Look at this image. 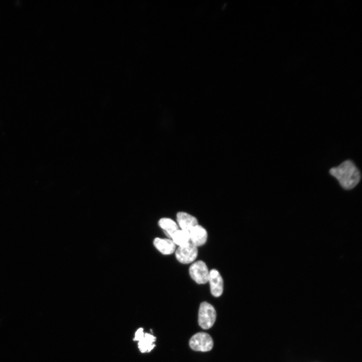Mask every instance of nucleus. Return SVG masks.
Listing matches in <instances>:
<instances>
[{
  "label": "nucleus",
  "mask_w": 362,
  "mask_h": 362,
  "mask_svg": "<svg viewBox=\"0 0 362 362\" xmlns=\"http://www.w3.org/2000/svg\"><path fill=\"white\" fill-rule=\"evenodd\" d=\"M176 220L182 230L190 231L194 227L198 225L197 219L185 212H178L176 214Z\"/></svg>",
  "instance_id": "6e6552de"
},
{
  "label": "nucleus",
  "mask_w": 362,
  "mask_h": 362,
  "mask_svg": "<svg viewBox=\"0 0 362 362\" xmlns=\"http://www.w3.org/2000/svg\"><path fill=\"white\" fill-rule=\"evenodd\" d=\"M208 282L212 295L215 297L220 296L223 291V281L217 270L212 269L210 271Z\"/></svg>",
  "instance_id": "423d86ee"
},
{
  "label": "nucleus",
  "mask_w": 362,
  "mask_h": 362,
  "mask_svg": "<svg viewBox=\"0 0 362 362\" xmlns=\"http://www.w3.org/2000/svg\"><path fill=\"white\" fill-rule=\"evenodd\" d=\"M198 255L197 247L192 243L179 246L175 251L177 260L184 264H188L195 260Z\"/></svg>",
  "instance_id": "39448f33"
},
{
  "label": "nucleus",
  "mask_w": 362,
  "mask_h": 362,
  "mask_svg": "<svg viewBox=\"0 0 362 362\" xmlns=\"http://www.w3.org/2000/svg\"><path fill=\"white\" fill-rule=\"evenodd\" d=\"M329 172L338 180L344 189L347 190L354 188L361 178L359 170L350 160H345L339 166L331 168Z\"/></svg>",
  "instance_id": "f257e3e1"
},
{
  "label": "nucleus",
  "mask_w": 362,
  "mask_h": 362,
  "mask_svg": "<svg viewBox=\"0 0 362 362\" xmlns=\"http://www.w3.org/2000/svg\"><path fill=\"white\" fill-rule=\"evenodd\" d=\"M159 226L163 229L165 235L171 238L173 234L178 230L177 224L172 219L162 218L158 221Z\"/></svg>",
  "instance_id": "9d476101"
},
{
  "label": "nucleus",
  "mask_w": 362,
  "mask_h": 362,
  "mask_svg": "<svg viewBox=\"0 0 362 362\" xmlns=\"http://www.w3.org/2000/svg\"><path fill=\"white\" fill-rule=\"evenodd\" d=\"M216 319L214 307L207 302L201 303L198 314V322L201 328L208 329L214 325Z\"/></svg>",
  "instance_id": "f03ea898"
},
{
  "label": "nucleus",
  "mask_w": 362,
  "mask_h": 362,
  "mask_svg": "<svg viewBox=\"0 0 362 362\" xmlns=\"http://www.w3.org/2000/svg\"><path fill=\"white\" fill-rule=\"evenodd\" d=\"M144 333L143 332V329L142 328H139L137 330L135 333L134 337V340L139 341L143 336Z\"/></svg>",
  "instance_id": "ddd939ff"
},
{
  "label": "nucleus",
  "mask_w": 362,
  "mask_h": 362,
  "mask_svg": "<svg viewBox=\"0 0 362 362\" xmlns=\"http://www.w3.org/2000/svg\"><path fill=\"white\" fill-rule=\"evenodd\" d=\"M156 337L146 333L139 341L138 347L142 352H150L155 346L154 344Z\"/></svg>",
  "instance_id": "9b49d317"
},
{
  "label": "nucleus",
  "mask_w": 362,
  "mask_h": 362,
  "mask_svg": "<svg viewBox=\"0 0 362 362\" xmlns=\"http://www.w3.org/2000/svg\"><path fill=\"white\" fill-rule=\"evenodd\" d=\"M189 345L195 351L206 352L211 350L213 348V341L209 334L200 332L196 333L191 338Z\"/></svg>",
  "instance_id": "7ed1b4c3"
},
{
  "label": "nucleus",
  "mask_w": 362,
  "mask_h": 362,
  "mask_svg": "<svg viewBox=\"0 0 362 362\" xmlns=\"http://www.w3.org/2000/svg\"><path fill=\"white\" fill-rule=\"evenodd\" d=\"M153 244L159 251L165 255L172 253L176 247L175 243L170 239H161L157 237L154 239Z\"/></svg>",
  "instance_id": "1a4fd4ad"
},
{
  "label": "nucleus",
  "mask_w": 362,
  "mask_h": 362,
  "mask_svg": "<svg viewBox=\"0 0 362 362\" xmlns=\"http://www.w3.org/2000/svg\"><path fill=\"white\" fill-rule=\"evenodd\" d=\"M189 273L197 284H204L208 282L209 272L206 263L202 260L193 263L189 268Z\"/></svg>",
  "instance_id": "20e7f679"
},
{
  "label": "nucleus",
  "mask_w": 362,
  "mask_h": 362,
  "mask_svg": "<svg viewBox=\"0 0 362 362\" xmlns=\"http://www.w3.org/2000/svg\"><path fill=\"white\" fill-rule=\"evenodd\" d=\"M189 232L190 240L195 246H200L206 243L207 239V232L206 229L201 225H197Z\"/></svg>",
  "instance_id": "0eeeda50"
},
{
  "label": "nucleus",
  "mask_w": 362,
  "mask_h": 362,
  "mask_svg": "<svg viewBox=\"0 0 362 362\" xmlns=\"http://www.w3.org/2000/svg\"><path fill=\"white\" fill-rule=\"evenodd\" d=\"M171 239L175 244L179 246H185L190 243V232L187 230L178 229L173 234Z\"/></svg>",
  "instance_id": "f8f14e48"
}]
</instances>
